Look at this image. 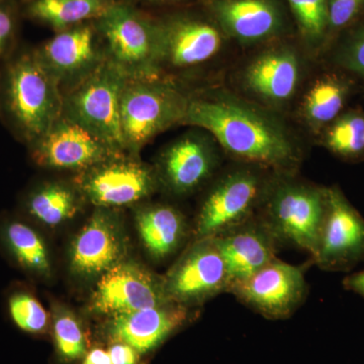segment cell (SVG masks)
Masks as SVG:
<instances>
[{"mask_svg": "<svg viewBox=\"0 0 364 364\" xmlns=\"http://www.w3.org/2000/svg\"><path fill=\"white\" fill-rule=\"evenodd\" d=\"M14 324L30 334H44L51 326V318L39 299L26 291H16L7 301Z\"/></svg>", "mask_w": 364, "mask_h": 364, "instance_id": "4dcf8cb0", "label": "cell"}, {"mask_svg": "<svg viewBox=\"0 0 364 364\" xmlns=\"http://www.w3.org/2000/svg\"><path fill=\"white\" fill-rule=\"evenodd\" d=\"M82 364H112V363L107 350L95 347L88 350L85 358L82 359Z\"/></svg>", "mask_w": 364, "mask_h": 364, "instance_id": "e575fe53", "label": "cell"}, {"mask_svg": "<svg viewBox=\"0 0 364 364\" xmlns=\"http://www.w3.org/2000/svg\"><path fill=\"white\" fill-rule=\"evenodd\" d=\"M31 148V156L38 166L77 173L121 154L65 116L60 117Z\"/></svg>", "mask_w": 364, "mask_h": 364, "instance_id": "9a60e30c", "label": "cell"}, {"mask_svg": "<svg viewBox=\"0 0 364 364\" xmlns=\"http://www.w3.org/2000/svg\"><path fill=\"white\" fill-rule=\"evenodd\" d=\"M135 220L143 246L155 260L173 255L188 236L186 217L172 205H144L139 208Z\"/></svg>", "mask_w": 364, "mask_h": 364, "instance_id": "7402d4cb", "label": "cell"}, {"mask_svg": "<svg viewBox=\"0 0 364 364\" xmlns=\"http://www.w3.org/2000/svg\"><path fill=\"white\" fill-rule=\"evenodd\" d=\"M164 284L170 301L188 308L229 293V273L215 238L193 240L164 275Z\"/></svg>", "mask_w": 364, "mask_h": 364, "instance_id": "9c48e42d", "label": "cell"}, {"mask_svg": "<svg viewBox=\"0 0 364 364\" xmlns=\"http://www.w3.org/2000/svg\"><path fill=\"white\" fill-rule=\"evenodd\" d=\"M363 16H364V2H363Z\"/></svg>", "mask_w": 364, "mask_h": 364, "instance_id": "74e56055", "label": "cell"}, {"mask_svg": "<svg viewBox=\"0 0 364 364\" xmlns=\"http://www.w3.org/2000/svg\"><path fill=\"white\" fill-rule=\"evenodd\" d=\"M213 238L226 263L230 291L277 258L280 248L258 215Z\"/></svg>", "mask_w": 364, "mask_h": 364, "instance_id": "ffe728a7", "label": "cell"}, {"mask_svg": "<svg viewBox=\"0 0 364 364\" xmlns=\"http://www.w3.org/2000/svg\"><path fill=\"white\" fill-rule=\"evenodd\" d=\"M210 13L225 37L252 45L279 37L287 26L277 0H212Z\"/></svg>", "mask_w": 364, "mask_h": 364, "instance_id": "d6986e66", "label": "cell"}, {"mask_svg": "<svg viewBox=\"0 0 364 364\" xmlns=\"http://www.w3.org/2000/svg\"><path fill=\"white\" fill-rule=\"evenodd\" d=\"M105 57L128 79L160 77L156 26L131 7L112 4L98 18Z\"/></svg>", "mask_w": 364, "mask_h": 364, "instance_id": "52a82bcc", "label": "cell"}, {"mask_svg": "<svg viewBox=\"0 0 364 364\" xmlns=\"http://www.w3.org/2000/svg\"><path fill=\"white\" fill-rule=\"evenodd\" d=\"M35 53L62 91L77 85L107 59L95 30L87 25L61 31Z\"/></svg>", "mask_w": 364, "mask_h": 364, "instance_id": "2e32d148", "label": "cell"}, {"mask_svg": "<svg viewBox=\"0 0 364 364\" xmlns=\"http://www.w3.org/2000/svg\"><path fill=\"white\" fill-rule=\"evenodd\" d=\"M107 352L112 364H139L140 363V354L130 345L123 342H111Z\"/></svg>", "mask_w": 364, "mask_h": 364, "instance_id": "d6a6232c", "label": "cell"}, {"mask_svg": "<svg viewBox=\"0 0 364 364\" xmlns=\"http://www.w3.org/2000/svg\"><path fill=\"white\" fill-rule=\"evenodd\" d=\"M182 124L210 132L228 154L244 164L294 174L301 162V151L284 124L225 91L189 98Z\"/></svg>", "mask_w": 364, "mask_h": 364, "instance_id": "6da1fadb", "label": "cell"}, {"mask_svg": "<svg viewBox=\"0 0 364 364\" xmlns=\"http://www.w3.org/2000/svg\"><path fill=\"white\" fill-rule=\"evenodd\" d=\"M0 242L7 255L23 272L38 279L51 277L49 249L30 224L21 220H6L0 224Z\"/></svg>", "mask_w": 364, "mask_h": 364, "instance_id": "603a6c76", "label": "cell"}, {"mask_svg": "<svg viewBox=\"0 0 364 364\" xmlns=\"http://www.w3.org/2000/svg\"><path fill=\"white\" fill-rule=\"evenodd\" d=\"M301 35L312 45L328 39V0H287Z\"/></svg>", "mask_w": 364, "mask_h": 364, "instance_id": "f546056e", "label": "cell"}, {"mask_svg": "<svg viewBox=\"0 0 364 364\" xmlns=\"http://www.w3.org/2000/svg\"><path fill=\"white\" fill-rule=\"evenodd\" d=\"M332 62L340 72L364 79V16L336 38Z\"/></svg>", "mask_w": 364, "mask_h": 364, "instance_id": "f1b7e54d", "label": "cell"}, {"mask_svg": "<svg viewBox=\"0 0 364 364\" xmlns=\"http://www.w3.org/2000/svg\"><path fill=\"white\" fill-rule=\"evenodd\" d=\"M345 289L364 298V270L349 275L344 279Z\"/></svg>", "mask_w": 364, "mask_h": 364, "instance_id": "d590c367", "label": "cell"}, {"mask_svg": "<svg viewBox=\"0 0 364 364\" xmlns=\"http://www.w3.org/2000/svg\"><path fill=\"white\" fill-rule=\"evenodd\" d=\"M127 79L123 72L105 59L87 77L63 93V116L119 153H126L119 102Z\"/></svg>", "mask_w": 364, "mask_h": 364, "instance_id": "8992f818", "label": "cell"}, {"mask_svg": "<svg viewBox=\"0 0 364 364\" xmlns=\"http://www.w3.org/2000/svg\"><path fill=\"white\" fill-rule=\"evenodd\" d=\"M83 200L75 184L46 182L28 193L25 207L33 220L54 228L75 217Z\"/></svg>", "mask_w": 364, "mask_h": 364, "instance_id": "cb8c5ba5", "label": "cell"}, {"mask_svg": "<svg viewBox=\"0 0 364 364\" xmlns=\"http://www.w3.org/2000/svg\"><path fill=\"white\" fill-rule=\"evenodd\" d=\"M328 208V188L274 174L258 215L279 242L313 257Z\"/></svg>", "mask_w": 364, "mask_h": 364, "instance_id": "7a4b0ae2", "label": "cell"}, {"mask_svg": "<svg viewBox=\"0 0 364 364\" xmlns=\"http://www.w3.org/2000/svg\"><path fill=\"white\" fill-rule=\"evenodd\" d=\"M364 259V219L341 189L328 188V208L313 262L321 269L344 272Z\"/></svg>", "mask_w": 364, "mask_h": 364, "instance_id": "5bb4252c", "label": "cell"}, {"mask_svg": "<svg viewBox=\"0 0 364 364\" xmlns=\"http://www.w3.org/2000/svg\"><path fill=\"white\" fill-rule=\"evenodd\" d=\"M218 155L208 139L188 134L167 146L158 161V181L176 196L198 191L214 176Z\"/></svg>", "mask_w": 364, "mask_h": 364, "instance_id": "ac0fdd59", "label": "cell"}, {"mask_svg": "<svg viewBox=\"0 0 364 364\" xmlns=\"http://www.w3.org/2000/svg\"><path fill=\"white\" fill-rule=\"evenodd\" d=\"M51 327L55 351L59 360L65 364L82 360L88 352L87 338L77 316L65 306H55Z\"/></svg>", "mask_w": 364, "mask_h": 364, "instance_id": "4316f807", "label": "cell"}, {"mask_svg": "<svg viewBox=\"0 0 364 364\" xmlns=\"http://www.w3.org/2000/svg\"><path fill=\"white\" fill-rule=\"evenodd\" d=\"M158 66L188 70L208 63L221 52L225 35L213 18L181 14L155 23Z\"/></svg>", "mask_w": 364, "mask_h": 364, "instance_id": "30bf717a", "label": "cell"}, {"mask_svg": "<svg viewBox=\"0 0 364 364\" xmlns=\"http://www.w3.org/2000/svg\"><path fill=\"white\" fill-rule=\"evenodd\" d=\"M308 293L303 267L289 264L279 258L230 291L243 305L272 320L291 317L303 305Z\"/></svg>", "mask_w": 364, "mask_h": 364, "instance_id": "8fae6325", "label": "cell"}, {"mask_svg": "<svg viewBox=\"0 0 364 364\" xmlns=\"http://www.w3.org/2000/svg\"><path fill=\"white\" fill-rule=\"evenodd\" d=\"M301 79V63L289 46L265 50L244 72V85L252 95L270 105H282L294 97Z\"/></svg>", "mask_w": 364, "mask_h": 364, "instance_id": "44dd1931", "label": "cell"}, {"mask_svg": "<svg viewBox=\"0 0 364 364\" xmlns=\"http://www.w3.org/2000/svg\"><path fill=\"white\" fill-rule=\"evenodd\" d=\"M112 208H97L69 249V267L80 279H98L127 259L128 238Z\"/></svg>", "mask_w": 364, "mask_h": 364, "instance_id": "4fadbf2b", "label": "cell"}, {"mask_svg": "<svg viewBox=\"0 0 364 364\" xmlns=\"http://www.w3.org/2000/svg\"><path fill=\"white\" fill-rule=\"evenodd\" d=\"M112 6L109 0H36L31 14L56 30L64 31L82 21L98 20Z\"/></svg>", "mask_w": 364, "mask_h": 364, "instance_id": "484cf974", "label": "cell"}, {"mask_svg": "<svg viewBox=\"0 0 364 364\" xmlns=\"http://www.w3.org/2000/svg\"><path fill=\"white\" fill-rule=\"evenodd\" d=\"M364 0H328V39L355 23L363 16Z\"/></svg>", "mask_w": 364, "mask_h": 364, "instance_id": "1f68e13d", "label": "cell"}, {"mask_svg": "<svg viewBox=\"0 0 364 364\" xmlns=\"http://www.w3.org/2000/svg\"><path fill=\"white\" fill-rule=\"evenodd\" d=\"M189 98L162 76L127 79L119 102L124 151L136 156L158 134L182 124Z\"/></svg>", "mask_w": 364, "mask_h": 364, "instance_id": "277c9868", "label": "cell"}, {"mask_svg": "<svg viewBox=\"0 0 364 364\" xmlns=\"http://www.w3.org/2000/svg\"><path fill=\"white\" fill-rule=\"evenodd\" d=\"M324 144L333 154L347 160L364 157V112L351 109L341 114L325 132Z\"/></svg>", "mask_w": 364, "mask_h": 364, "instance_id": "83f0119b", "label": "cell"}, {"mask_svg": "<svg viewBox=\"0 0 364 364\" xmlns=\"http://www.w3.org/2000/svg\"><path fill=\"white\" fill-rule=\"evenodd\" d=\"M149 1H162V2H171V1H181V0H149Z\"/></svg>", "mask_w": 364, "mask_h": 364, "instance_id": "8d00e7d4", "label": "cell"}, {"mask_svg": "<svg viewBox=\"0 0 364 364\" xmlns=\"http://www.w3.org/2000/svg\"><path fill=\"white\" fill-rule=\"evenodd\" d=\"M85 200L97 208H117L141 202L159 186L156 171L136 156L114 155L78 173L74 181Z\"/></svg>", "mask_w": 364, "mask_h": 364, "instance_id": "ba28073f", "label": "cell"}, {"mask_svg": "<svg viewBox=\"0 0 364 364\" xmlns=\"http://www.w3.org/2000/svg\"><path fill=\"white\" fill-rule=\"evenodd\" d=\"M13 33V16L7 9L0 7V61L6 55Z\"/></svg>", "mask_w": 364, "mask_h": 364, "instance_id": "836d02e7", "label": "cell"}, {"mask_svg": "<svg viewBox=\"0 0 364 364\" xmlns=\"http://www.w3.org/2000/svg\"><path fill=\"white\" fill-rule=\"evenodd\" d=\"M263 170L244 164L214 182L196 215L193 240L218 236L258 215L273 178Z\"/></svg>", "mask_w": 364, "mask_h": 364, "instance_id": "5b68a950", "label": "cell"}, {"mask_svg": "<svg viewBox=\"0 0 364 364\" xmlns=\"http://www.w3.org/2000/svg\"><path fill=\"white\" fill-rule=\"evenodd\" d=\"M4 102L16 134L30 146L63 116V92L35 52L21 54L7 67Z\"/></svg>", "mask_w": 364, "mask_h": 364, "instance_id": "3957f363", "label": "cell"}, {"mask_svg": "<svg viewBox=\"0 0 364 364\" xmlns=\"http://www.w3.org/2000/svg\"><path fill=\"white\" fill-rule=\"evenodd\" d=\"M350 76L331 74L316 81L305 98L304 116L315 130L327 128L343 112L353 90Z\"/></svg>", "mask_w": 364, "mask_h": 364, "instance_id": "d4e9b609", "label": "cell"}, {"mask_svg": "<svg viewBox=\"0 0 364 364\" xmlns=\"http://www.w3.org/2000/svg\"><path fill=\"white\" fill-rule=\"evenodd\" d=\"M191 308L169 301L109 318L105 334L111 342L130 345L141 358L157 350L172 335L191 322Z\"/></svg>", "mask_w": 364, "mask_h": 364, "instance_id": "e0dca14e", "label": "cell"}, {"mask_svg": "<svg viewBox=\"0 0 364 364\" xmlns=\"http://www.w3.org/2000/svg\"><path fill=\"white\" fill-rule=\"evenodd\" d=\"M169 301L164 277L155 274L140 263L126 259L97 279L90 306L93 312L109 318Z\"/></svg>", "mask_w": 364, "mask_h": 364, "instance_id": "7c38bea8", "label": "cell"}]
</instances>
